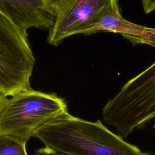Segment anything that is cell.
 I'll list each match as a JSON object with an SVG mask.
<instances>
[{
  "instance_id": "obj_1",
  "label": "cell",
  "mask_w": 155,
  "mask_h": 155,
  "mask_svg": "<svg viewBox=\"0 0 155 155\" xmlns=\"http://www.w3.org/2000/svg\"><path fill=\"white\" fill-rule=\"evenodd\" d=\"M33 136L45 147L69 155H150L125 141L100 120H85L68 111L41 127Z\"/></svg>"
},
{
  "instance_id": "obj_9",
  "label": "cell",
  "mask_w": 155,
  "mask_h": 155,
  "mask_svg": "<svg viewBox=\"0 0 155 155\" xmlns=\"http://www.w3.org/2000/svg\"><path fill=\"white\" fill-rule=\"evenodd\" d=\"M33 155H69L67 154H65L47 147H44L42 148H39L36 150Z\"/></svg>"
},
{
  "instance_id": "obj_3",
  "label": "cell",
  "mask_w": 155,
  "mask_h": 155,
  "mask_svg": "<svg viewBox=\"0 0 155 155\" xmlns=\"http://www.w3.org/2000/svg\"><path fill=\"white\" fill-rule=\"evenodd\" d=\"M67 111L66 102L55 93L31 88L19 91L8 99L0 113V134L27 143L38 129Z\"/></svg>"
},
{
  "instance_id": "obj_12",
  "label": "cell",
  "mask_w": 155,
  "mask_h": 155,
  "mask_svg": "<svg viewBox=\"0 0 155 155\" xmlns=\"http://www.w3.org/2000/svg\"><path fill=\"white\" fill-rule=\"evenodd\" d=\"M8 99L7 96H5L2 94H0V113L1 110L3 109V108L5 106L8 102Z\"/></svg>"
},
{
  "instance_id": "obj_10",
  "label": "cell",
  "mask_w": 155,
  "mask_h": 155,
  "mask_svg": "<svg viewBox=\"0 0 155 155\" xmlns=\"http://www.w3.org/2000/svg\"><path fill=\"white\" fill-rule=\"evenodd\" d=\"M141 2L145 14L155 10V0H141Z\"/></svg>"
},
{
  "instance_id": "obj_4",
  "label": "cell",
  "mask_w": 155,
  "mask_h": 155,
  "mask_svg": "<svg viewBox=\"0 0 155 155\" xmlns=\"http://www.w3.org/2000/svg\"><path fill=\"white\" fill-rule=\"evenodd\" d=\"M27 36L0 13V94L5 96L31 88L35 59Z\"/></svg>"
},
{
  "instance_id": "obj_5",
  "label": "cell",
  "mask_w": 155,
  "mask_h": 155,
  "mask_svg": "<svg viewBox=\"0 0 155 155\" xmlns=\"http://www.w3.org/2000/svg\"><path fill=\"white\" fill-rule=\"evenodd\" d=\"M120 10L118 0H67L58 10L47 42L58 46L62 41L76 35L105 12Z\"/></svg>"
},
{
  "instance_id": "obj_8",
  "label": "cell",
  "mask_w": 155,
  "mask_h": 155,
  "mask_svg": "<svg viewBox=\"0 0 155 155\" xmlns=\"http://www.w3.org/2000/svg\"><path fill=\"white\" fill-rule=\"evenodd\" d=\"M0 155H28L26 142L8 134H0Z\"/></svg>"
},
{
  "instance_id": "obj_13",
  "label": "cell",
  "mask_w": 155,
  "mask_h": 155,
  "mask_svg": "<svg viewBox=\"0 0 155 155\" xmlns=\"http://www.w3.org/2000/svg\"><path fill=\"white\" fill-rule=\"evenodd\" d=\"M154 130H155V123H154Z\"/></svg>"
},
{
  "instance_id": "obj_2",
  "label": "cell",
  "mask_w": 155,
  "mask_h": 155,
  "mask_svg": "<svg viewBox=\"0 0 155 155\" xmlns=\"http://www.w3.org/2000/svg\"><path fill=\"white\" fill-rule=\"evenodd\" d=\"M102 116L122 138L155 117V62L130 79L108 101Z\"/></svg>"
},
{
  "instance_id": "obj_6",
  "label": "cell",
  "mask_w": 155,
  "mask_h": 155,
  "mask_svg": "<svg viewBox=\"0 0 155 155\" xmlns=\"http://www.w3.org/2000/svg\"><path fill=\"white\" fill-rule=\"evenodd\" d=\"M0 13L27 34L32 27L50 28L57 14L45 0H0Z\"/></svg>"
},
{
  "instance_id": "obj_11",
  "label": "cell",
  "mask_w": 155,
  "mask_h": 155,
  "mask_svg": "<svg viewBox=\"0 0 155 155\" xmlns=\"http://www.w3.org/2000/svg\"><path fill=\"white\" fill-rule=\"evenodd\" d=\"M47 3L53 8L57 13L59 8L67 1V0H45Z\"/></svg>"
},
{
  "instance_id": "obj_7",
  "label": "cell",
  "mask_w": 155,
  "mask_h": 155,
  "mask_svg": "<svg viewBox=\"0 0 155 155\" xmlns=\"http://www.w3.org/2000/svg\"><path fill=\"white\" fill-rule=\"evenodd\" d=\"M101 31L118 33L133 45L143 44L155 47V28L140 25L125 19L120 10L105 12L94 21L79 29L76 35H89Z\"/></svg>"
}]
</instances>
